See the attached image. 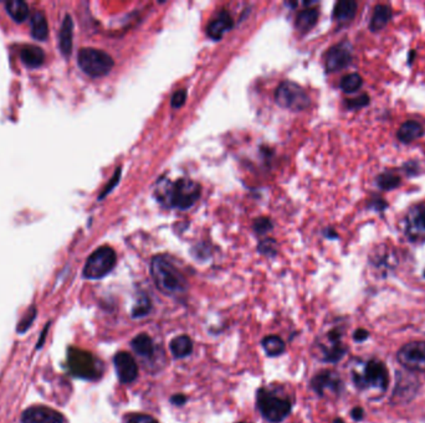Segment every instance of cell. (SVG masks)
<instances>
[{
    "instance_id": "14",
    "label": "cell",
    "mask_w": 425,
    "mask_h": 423,
    "mask_svg": "<svg viewBox=\"0 0 425 423\" xmlns=\"http://www.w3.org/2000/svg\"><path fill=\"white\" fill-rule=\"evenodd\" d=\"M23 423H65L62 415L51 408L36 406L26 410L23 415Z\"/></svg>"
},
{
    "instance_id": "16",
    "label": "cell",
    "mask_w": 425,
    "mask_h": 423,
    "mask_svg": "<svg viewBox=\"0 0 425 423\" xmlns=\"http://www.w3.org/2000/svg\"><path fill=\"white\" fill-rule=\"evenodd\" d=\"M424 127L421 126L419 122L410 120L400 126L397 137L402 143H412L424 136Z\"/></svg>"
},
{
    "instance_id": "9",
    "label": "cell",
    "mask_w": 425,
    "mask_h": 423,
    "mask_svg": "<svg viewBox=\"0 0 425 423\" xmlns=\"http://www.w3.org/2000/svg\"><path fill=\"white\" fill-rule=\"evenodd\" d=\"M398 360L407 370L425 373V342L405 344L398 352Z\"/></svg>"
},
{
    "instance_id": "29",
    "label": "cell",
    "mask_w": 425,
    "mask_h": 423,
    "mask_svg": "<svg viewBox=\"0 0 425 423\" xmlns=\"http://www.w3.org/2000/svg\"><path fill=\"white\" fill-rule=\"evenodd\" d=\"M377 184L382 190H393L400 185V178L395 172H385L377 178Z\"/></svg>"
},
{
    "instance_id": "35",
    "label": "cell",
    "mask_w": 425,
    "mask_h": 423,
    "mask_svg": "<svg viewBox=\"0 0 425 423\" xmlns=\"http://www.w3.org/2000/svg\"><path fill=\"white\" fill-rule=\"evenodd\" d=\"M260 251L263 252L264 255H273L275 252V247H273V241L268 240V241H264L260 245Z\"/></svg>"
},
{
    "instance_id": "15",
    "label": "cell",
    "mask_w": 425,
    "mask_h": 423,
    "mask_svg": "<svg viewBox=\"0 0 425 423\" xmlns=\"http://www.w3.org/2000/svg\"><path fill=\"white\" fill-rule=\"evenodd\" d=\"M233 18L227 11H222L217 18H214L207 28V34L212 40H220L232 28Z\"/></svg>"
},
{
    "instance_id": "22",
    "label": "cell",
    "mask_w": 425,
    "mask_h": 423,
    "mask_svg": "<svg viewBox=\"0 0 425 423\" xmlns=\"http://www.w3.org/2000/svg\"><path fill=\"white\" fill-rule=\"evenodd\" d=\"M21 61L26 64L28 67H39L44 64L45 61V54L41 50L40 47L35 45L24 46L21 51Z\"/></svg>"
},
{
    "instance_id": "42",
    "label": "cell",
    "mask_w": 425,
    "mask_h": 423,
    "mask_svg": "<svg viewBox=\"0 0 425 423\" xmlns=\"http://www.w3.org/2000/svg\"><path fill=\"white\" fill-rule=\"evenodd\" d=\"M424 277H425V272H424Z\"/></svg>"
},
{
    "instance_id": "6",
    "label": "cell",
    "mask_w": 425,
    "mask_h": 423,
    "mask_svg": "<svg viewBox=\"0 0 425 423\" xmlns=\"http://www.w3.org/2000/svg\"><path fill=\"white\" fill-rule=\"evenodd\" d=\"M69 368L71 373L84 380H97L101 378L102 366L91 353L81 349H70Z\"/></svg>"
},
{
    "instance_id": "5",
    "label": "cell",
    "mask_w": 425,
    "mask_h": 423,
    "mask_svg": "<svg viewBox=\"0 0 425 423\" xmlns=\"http://www.w3.org/2000/svg\"><path fill=\"white\" fill-rule=\"evenodd\" d=\"M77 64L86 75L101 77L112 70L113 59L105 51L92 47L81 49L77 55Z\"/></svg>"
},
{
    "instance_id": "38",
    "label": "cell",
    "mask_w": 425,
    "mask_h": 423,
    "mask_svg": "<svg viewBox=\"0 0 425 423\" xmlns=\"http://www.w3.org/2000/svg\"><path fill=\"white\" fill-rule=\"evenodd\" d=\"M351 415H352V417H353L356 421H360V419L363 418V410L361 407L353 408Z\"/></svg>"
},
{
    "instance_id": "40",
    "label": "cell",
    "mask_w": 425,
    "mask_h": 423,
    "mask_svg": "<svg viewBox=\"0 0 425 423\" xmlns=\"http://www.w3.org/2000/svg\"><path fill=\"white\" fill-rule=\"evenodd\" d=\"M334 423H344V421H342V419H336V421H334Z\"/></svg>"
},
{
    "instance_id": "24",
    "label": "cell",
    "mask_w": 425,
    "mask_h": 423,
    "mask_svg": "<svg viewBox=\"0 0 425 423\" xmlns=\"http://www.w3.org/2000/svg\"><path fill=\"white\" fill-rule=\"evenodd\" d=\"M31 34L38 40H45L49 35L47 21L41 11H35L31 16Z\"/></svg>"
},
{
    "instance_id": "8",
    "label": "cell",
    "mask_w": 425,
    "mask_h": 423,
    "mask_svg": "<svg viewBox=\"0 0 425 423\" xmlns=\"http://www.w3.org/2000/svg\"><path fill=\"white\" fill-rule=\"evenodd\" d=\"M275 100L278 106L291 111H304L311 105L309 95L304 88L291 81H285L278 87Z\"/></svg>"
},
{
    "instance_id": "28",
    "label": "cell",
    "mask_w": 425,
    "mask_h": 423,
    "mask_svg": "<svg viewBox=\"0 0 425 423\" xmlns=\"http://www.w3.org/2000/svg\"><path fill=\"white\" fill-rule=\"evenodd\" d=\"M362 85H363V80L358 74H349V75L344 76L341 81V88L346 93H353V92L358 91Z\"/></svg>"
},
{
    "instance_id": "37",
    "label": "cell",
    "mask_w": 425,
    "mask_h": 423,
    "mask_svg": "<svg viewBox=\"0 0 425 423\" xmlns=\"http://www.w3.org/2000/svg\"><path fill=\"white\" fill-rule=\"evenodd\" d=\"M171 402L176 406H183L184 403L187 402V398L182 395V393H177L171 398Z\"/></svg>"
},
{
    "instance_id": "12",
    "label": "cell",
    "mask_w": 425,
    "mask_h": 423,
    "mask_svg": "<svg viewBox=\"0 0 425 423\" xmlns=\"http://www.w3.org/2000/svg\"><path fill=\"white\" fill-rule=\"evenodd\" d=\"M311 388L319 396H324L326 391L337 395L342 390V381L334 371H322L311 380Z\"/></svg>"
},
{
    "instance_id": "13",
    "label": "cell",
    "mask_w": 425,
    "mask_h": 423,
    "mask_svg": "<svg viewBox=\"0 0 425 423\" xmlns=\"http://www.w3.org/2000/svg\"><path fill=\"white\" fill-rule=\"evenodd\" d=\"M341 339H342V332L339 330V328L329 330L327 334L329 344L322 347V352H324L322 359L324 361L337 363L344 358V354H346V347L342 344Z\"/></svg>"
},
{
    "instance_id": "1",
    "label": "cell",
    "mask_w": 425,
    "mask_h": 423,
    "mask_svg": "<svg viewBox=\"0 0 425 423\" xmlns=\"http://www.w3.org/2000/svg\"><path fill=\"white\" fill-rule=\"evenodd\" d=\"M151 274L156 287L168 297H177L187 292V279L171 260L163 255L152 258Z\"/></svg>"
},
{
    "instance_id": "25",
    "label": "cell",
    "mask_w": 425,
    "mask_h": 423,
    "mask_svg": "<svg viewBox=\"0 0 425 423\" xmlns=\"http://www.w3.org/2000/svg\"><path fill=\"white\" fill-rule=\"evenodd\" d=\"M261 345H263V349L265 350L266 355L271 357V358H276V357L283 355L285 353V349H286V345L283 343V339L278 337V335H268V337H264Z\"/></svg>"
},
{
    "instance_id": "26",
    "label": "cell",
    "mask_w": 425,
    "mask_h": 423,
    "mask_svg": "<svg viewBox=\"0 0 425 423\" xmlns=\"http://www.w3.org/2000/svg\"><path fill=\"white\" fill-rule=\"evenodd\" d=\"M8 14L16 23H23L29 16V6L23 0H11L6 4Z\"/></svg>"
},
{
    "instance_id": "33",
    "label": "cell",
    "mask_w": 425,
    "mask_h": 423,
    "mask_svg": "<svg viewBox=\"0 0 425 423\" xmlns=\"http://www.w3.org/2000/svg\"><path fill=\"white\" fill-rule=\"evenodd\" d=\"M187 100V91L186 90H179L176 92L172 97V107L174 108H181L186 103Z\"/></svg>"
},
{
    "instance_id": "23",
    "label": "cell",
    "mask_w": 425,
    "mask_h": 423,
    "mask_svg": "<svg viewBox=\"0 0 425 423\" xmlns=\"http://www.w3.org/2000/svg\"><path fill=\"white\" fill-rule=\"evenodd\" d=\"M392 18V8L385 4H380L375 8L370 19V29L372 31H380L390 23Z\"/></svg>"
},
{
    "instance_id": "41",
    "label": "cell",
    "mask_w": 425,
    "mask_h": 423,
    "mask_svg": "<svg viewBox=\"0 0 425 423\" xmlns=\"http://www.w3.org/2000/svg\"><path fill=\"white\" fill-rule=\"evenodd\" d=\"M240 423H245V422H240Z\"/></svg>"
},
{
    "instance_id": "7",
    "label": "cell",
    "mask_w": 425,
    "mask_h": 423,
    "mask_svg": "<svg viewBox=\"0 0 425 423\" xmlns=\"http://www.w3.org/2000/svg\"><path fill=\"white\" fill-rule=\"evenodd\" d=\"M117 262L116 252L108 246L97 248L86 261L84 267V277L87 279H100L106 277L115 268Z\"/></svg>"
},
{
    "instance_id": "27",
    "label": "cell",
    "mask_w": 425,
    "mask_h": 423,
    "mask_svg": "<svg viewBox=\"0 0 425 423\" xmlns=\"http://www.w3.org/2000/svg\"><path fill=\"white\" fill-rule=\"evenodd\" d=\"M151 311H152L151 299L146 294H142L141 298L137 301L136 306L132 308L131 317L133 319H140L148 315Z\"/></svg>"
},
{
    "instance_id": "36",
    "label": "cell",
    "mask_w": 425,
    "mask_h": 423,
    "mask_svg": "<svg viewBox=\"0 0 425 423\" xmlns=\"http://www.w3.org/2000/svg\"><path fill=\"white\" fill-rule=\"evenodd\" d=\"M368 332L365 330V329H358V330H356L353 334V339L356 342H365L366 339L368 337Z\"/></svg>"
},
{
    "instance_id": "32",
    "label": "cell",
    "mask_w": 425,
    "mask_h": 423,
    "mask_svg": "<svg viewBox=\"0 0 425 423\" xmlns=\"http://www.w3.org/2000/svg\"><path fill=\"white\" fill-rule=\"evenodd\" d=\"M127 423H158V421L149 415L136 413V415H132L131 417L128 418Z\"/></svg>"
},
{
    "instance_id": "30",
    "label": "cell",
    "mask_w": 425,
    "mask_h": 423,
    "mask_svg": "<svg viewBox=\"0 0 425 423\" xmlns=\"http://www.w3.org/2000/svg\"><path fill=\"white\" fill-rule=\"evenodd\" d=\"M416 227L415 231H421L425 233V204L416 207L414 214H413V224L410 227Z\"/></svg>"
},
{
    "instance_id": "11",
    "label": "cell",
    "mask_w": 425,
    "mask_h": 423,
    "mask_svg": "<svg viewBox=\"0 0 425 423\" xmlns=\"http://www.w3.org/2000/svg\"><path fill=\"white\" fill-rule=\"evenodd\" d=\"M352 61V50L347 42H341L332 46L326 54V70L329 72H336L342 70L351 64Z\"/></svg>"
},
{
    "instance_id": "2",
    "label": "cell",
    "mask_w": 425,
    "mask_h": 423,
    "mask_svg": "<svg viewBox=\"0 0 425 423\" xmlns=\"http://www.w3.org/2000/svg\"><path fill=\"white\" fill-rule=\"evenodd\" d=\"M353 383L360 390H375L385 393L388 388V371L385 364L370 360L352 373Z\"/></svg>"
},
{
    "instance_id": "3",
    "label": "cell",
    "mask_w": 425,
    "mask_h": 423,
    "mask_svg": "<svg viewBox=\"0 0 425 423\" xmlns=\"http://www.w3.org/2000/svg\"><path fill=\"white\" fill-rule=\"evenodd\" d=\"M256 406L266 421L280 423L289 417L293 403L288 398H280L276 393L260 388L256 395Z\"/></svg>"
},
{
    "instance_id": "10",
    "label": "cell",
    "mask_w": 425,
    "mask_h": 423,
    "mask_svg": "<svg viewBox=\"0 0 425 423\" xmlns=\"http://www.w3.org/2000/svg\"><path fill=\"white\" fill-rule=\"evenodd\" d=\"M113 365L116 369L117 378L125 385L135 383L138 378V365L131 354L120 352L113 358Z\"/></svg>"
},
{
    "instance_id": "19",
    "label": "cell",
    "mask_w": 425,
    "mask_h": 423,
    "mask_svg": "<svg viewBox=\"0 0 425 423\" xmlns=\"http://www.w3.org/2000/svg\"><path fill=\"white\" fill-rule=\"evenodd\" d=\"M319 16V11H317L316 8L305 9V11L299 13V16L296 18V23H295L296 29H298L300 33H302V34L309 33V31L317 24Z\"/></svg>"
},
{
    "instance_id": "20",
    "label": "cell",
    "mask_w": 425,
    "mask_h": 423,
    "mask_svg": "<svg viewBox=\"0 0 425 423\" xmlns=\"http://www.w3.org/2000/svg\"><path fill=\"white\" fill-rule=\"evenodd\" d=\"M74 24L70 16H65V21H62L60 34H59V46L64 55H70L72 50V33H74Z\"/></svg>"
},
{
    "instance_id": "39",
    "label": "cell",
    "mask_w": 425,
    "mask_h": 423,
    "mask_svg": "<svg viewBox=\"0 0 425 423\" xmlns=\"http://www.w3.org/2000/svg\"><path fill=\"white\" fill-rule=\"evenodd\" d=\"M414 55H415L414 51H410L409 64H412V61H413V57H414Z\"/></svg>"
},
{
    "instance_id": "18",
    "label": "cell",
    "mask_w": 425,
    "mask_h": 423,
    "mask_svg": "<svg viewBox=\"0 0 425 423\" xmlns=\"http://www.w3.org/2000/svg\"><path fill=\"white\" fill-rule=\"evenodd\" d=\"M131 347L133 352L142 358H151L154 354V344H153L152 337L144 332L138 334L136 337H133Z\"/></svg>"
},
{
    "instance_id": "34",
    "label": "cell",
    "mask_w": 425,
    "mask_h": 423,
    "mask_svg": "<svg viewBox=\"0 0 425 423\" xmlns=\"http://www.w3.org/2000/svg\"><path fill=\"white\" fill-rule=\"evenodd\" d=\"M271 222L268 221V219H261V220H258V221L255 222V231L260 232H266L268 230H271Z\"/></svg>"
},
{
    "instance_id": "21",
    "label": "cell",
    "mask_w": 425,
    "mask_h": 423,
    "mask_svg": "<svg viewBox=\"0 0 425 423\" xmlns=\"http://www.w3.org/2000/svg\"><path fill=\"white\" fill-rule=\"evenodd\" d=\"M171 353L176 359L188 358L193 353V342L187 335H179L173 339L169 344Z\"/></svg>"
},
{
    "instance_id": "4",
    "label": "cell",
    "mask_w": 425,
    "mask_h": 423,
    "mask_svg": "<svg viewBox=\"0 0 425 423\" xmlns=\"http://www.w3.org/2000/svg\"><path fill=\"white\" fill-rule=\"evenodd\" d=\"M202 194V187L197 182L189 179H179L173 182L169 190L163 192V200H168V204L181 210H187L192 207Z\"/></svg>"
},
{
    "instance_id": "31",
    "label": "cell",
    "mask_w": 425,
    "mask_h": 423,
    "mask_svg": "<svg viewBox=\"0 0 425 423\" xmlns=\"http://www.w3.org/2000/svg\"><path fill=\"white\" fill-rule=\"evenodd\" d=\"M368 103H370V96L366 95V93L365 95H361V96L346 101V105L348 107V110H360V108L367 106Z\"/></svg>"
},
{
    "instance_id": "17",
    "label": "cell",
    "mask_w": 425,
    "mask_h": 423,
    "mask_svg": "<svg viewBox=\"0 0 425 423\" xmlns=\"http://www.w3.org/2000/svg\"><path fill=\"white\" fill-rule=\"evenodd\" d=\"M357 13V3L353 0H341L334 9V19L339 24H346L353 19Z\"/></svg>"
}]
</instances>
